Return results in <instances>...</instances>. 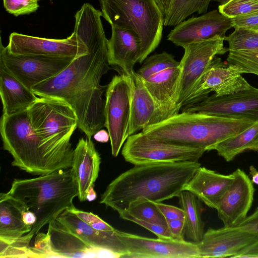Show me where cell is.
I'll list each match as a JSON object with an SVG mask.
<instances>
[{"label":"cell","instance_id":"6da1fadb","mask_svg":"<svg viewBox=\"0 0 258 258\" xmlns=\"http://www.w3.org/2000/svg\"><path fill=\"white\" fill-rule=\"evenodd\" d=\"M102 12L88 3L75 15L74 30L87 46L88 52L75 58L56 76L31 89L39 97H54L69 104L78 118V127L91 139L105 126L102 95L107 86L100 85L102 76L111 69L108 60V39Z\"/></svg>","mask_w":258,"mask_h":258},{"label":"cell","instance_id":"7a4b0ae2","mask_svg":"<svg viewBox=\"0 0 258 258\" xmlns=\"http://www.w3.org/2000/svg\"><path fill=\"white\" fill-rule=\"evenodd\" d=\"M201 165L199 161L135 165L108 185L100 203L119 214L138 199L159 203L177 197Z\"/></svg>","mask_w":258,"mask_h":258},{"label":"cell","instance_id":"3957f363","mask_svg":"<svg viewBox=\"0 0 258 258\" xmlns=\"http://www.w3.org/2000/svg\"><path fill=\"white\" fill-rule=\"evenodd\" d=\"M8 192L36 216L31 230L24 235L29 242L44 226L74 207L73 200L79 195L71 168L32 178L15 179Z\"/></svg>","mask_w":258,"mask_h":258},{"label":"cell","instance_id":"277c9868","mask_svg":"<svg viewBox=\"0 0 258 258\" xmlns=\"http://www.w3.org/2000/svg\"><path fill=\"white\" fill-rule=\"evenodd\" d=\"M30 125L52 172L72 167L74 149L70 142L78 127L71 106L54 97H38L28 109Z\"/></svg>","mask_w":258,"mask_h":258},{"label":"cell","instance_id":"5b68a950","mask_svg":"<svg viewBox=\"0 0 258 258\" xmlns=\"http://www.w3.org/2000/svg\"><path fill=\"white\" fill-rule=\"evenodd\" d=\"M254 123L200 112L182 111L148 125L142 132L153 139L208 151L217 144L240 133Z\"/></svg>","mask_w":258,"mask_h":258},{"label":"cell","instance_id":"8992f818","mask_svg":"<svg viewBox=\"0 0 258 258\" xmlns=\"http://www.w3.org/2000/svg\"><path fill=\"white\" fill-rule=\"evenodd\" d=\"M111 27L130 30L140 40L142 63L161 40L164 17L155 0H98Z\"/></svg>","mask_w":258,"mask_h":258},{"label":"cell","instance_id":"52a82bcc","mask_svg":"<svg viewBox=\"0 0 258 258\" xmlns=\"http://www.w3.org/2000/svg\"><path fill=\"white\" fill-rule=\"evenodd\" d=\"M0 133L4 149L13 158V166L33 175L52 172L31 128L28 109L3 114Z\"/></svg>","mask_w":258,"mask_h":258},{"label":"cell","instance_id":"ba28073f","mask_svg":"<svg viewBox=\"0 0 258 258\" xmlns=\"http://www.w3.org/2000/svg\"><path fill=\"white\" fill-rule=\"evenodd\" d=\"M143 62L136 73L158 107L156 123L179 113L180 62L164 51L147 57Z\"/></svg>","mask_w":258,"mask_h":258},{"label":"cell","instance_id":"9c48e42d","mask_svg":"<svg viewBox=\"0 0 258 258\" xmlns=\"http://www.w3.org/2000/svg\"><path fill=\"white\" fill-rule=\"evenodd\" d=\"M132 78L121 73L107 85L104 105L105 126L109 135L112 155L116 157L129 137Z\"/></svg>","mask_w":258,"mask_h":258},{"label":"cell","instance_id":"30bf717a","mask_svg":"<svg viewBox=\"0 0 258 258\" xmlns=\"http://www.w3.org/2000/svg\"><path fill=\"white\" fill-rule=\"evenodd\" d=\"M205 151L175 145L149 137L142 132L130 136L121 155L125 161L139 165L158 163L199 161Z\"/></svg>","mask_w":258,"mask_h":258},{"label":"cell","instance_id":"8fae6325","mask_svg":"<svg viewBox=\"0 0 258 258\" xmlns=\"http://www.w3.org/2000/svg\"><path fill=\"white\" fill-rule=\"evenodd\" d=\"M118 251L126 258H200L197 243L151 238L116 229Z\"/></svg>","mask_w":258,"mask_h":258},{"label":"cell","instance_id":"7c38bea8","mask_svg":"<svg viewBox=\"0 0 258 258\" xmlns=\"http://www.w3.org/2000/svg\"><path fill=\"white\" fill-rule=\"evenodd\" d=\"M73 57L11 53L1 41L0 62L17 79L31 90L39 84L62 72L73 60Z\"/></svg>","mask_w":258,"mask_h":258},{"label":"cell","instance_id":"4fadbf2b","mask_svg":"<svg viewBox=\"0 0 258 258\" xmlns=\"http://www.w3.org/2000/svg\"><path fill=\"white\" fill-rule=\"evenodd\" d=\"M235 66L225 63L215 56L182 104V106L199 102L215 92L218 96L227 95L250 88Z\"/></svg>","mask_w":258,"mask_h":258},{"label":"cell","instance_id":"5bb4252c","mask_svg":"<svg viewBox=\"0 0 258 258\" xmlns=\"http://www.w3.org/2000/svg\"><path fill=\"white\" fill-rule=\"evenodd\" d=\"M182 111L200 112L229 118L258 121V89L218 96L215 93L202 101L182 107Z\"/></svg>","mask_w":258,"mask_h":258},{"label":"cell","instance_id":"9a60e30c","mask_svg":"<svg viewBox=\"0 0 258 258\" xmlns=\"http://www.w3.org/2000/svg\"><path fill=\"white\" fill-rule=\"evenodd\" d=\"M219 37L189 44L183 47L184 53L180 61L181 69L177 104L180 109L208 66L216 55L228 51Z\"/></svg>","mask_w":258,"mask_h":258},{"label":"cell","instance_id":"2e32d148","mask_svg":"<svg viewBox=\"0 0 258 258\" xmlns=\"http://www.w3.org/2000/svg\"><path fill=\"white\" fill-rule=\"evenodd\" d=\"M7 47L10 52L19 55L77 58L88 52L87 46L75 31L71 36L61 39L41 38L13 32L9 36Z\"/></svg>","mask_w":258,"mask_h":258},{"label":"cell","instance_id":"e0dca14e","mask_svg":"<svg viewBox=\"0 0 258 258\" xmlns=\"http://www.w3.org/2000/svg\"><path fill=\"white\" fill-rule=\"evenodd\" d=\"M232 27L231 18L214 10L180 22L171 30L167 39L183 48L189 44L215 37L225 40L226 32Z\"/></svg>","mask_w":258,"mask_h":258},{"label":"cell","instance_id":"ac0fdd59","mask_svg":"<svg viewBox=\"0 0 258 258\" xmlns=\"http://www.w3.org/2000/svg\"><path fill=\"white\" fill-rule=\"evenodd\" d=\"M233 174L234 180L223 194L216 209L219 219L227 227H235L245 219L254 193L253 183L244 171L238 168Z\"/></svg>","mask_w":258,"mask_h":258},{"label":"cell","instance_id":"d6986e66","mask_svg":"<svg viewBox=\"0 0 258 258\" xmlns=\"http://www.w3.org/2000/svg\"><path fill=\"white\" fill-rule=\"evenodd\" d=\"M258 240V234L236 227L209 228L197 243L201 257H225L234 255Z\"/></svg>","mask_w":258,"mask_h":258},{"label":"cell","instance_id":"ffe728a7","mask_svg":"<svg viewBox=\"0 0 258 258\" xmlns=\"http://www.w3.org/2000/svg\"><path fill=\"white\" fill-rule=\"evenodd\" d=\"M112 34L108 39V60L119 74L132 76L134 67L141 55L140 40L133 31L119 27H111Z\"/></svg>","mask_w":258,"mask_h":258},{"label":"cell","instance_id":"44dd1931","mask_svg":"<svg viewBox=\"0 0 258 258\" xmlns=\"http://www.w3.org/2000/svg\"><path fill=\"white\" fill-rule=\"evenodd\" d=\"M101 157L91 139L82 138L74 149L71 169L76 179L81 202L86 200L87 192L94 186L101 164Z\"/></svg>","mask_w":258,"mask_h":258},{"label":"cell","instance_id":"7402d4cb","mask_svg":"<svg viewBox=\"0 0 258 258\" xmlns=\"http://www.w3.org/2000/svg\"><path fill=\"white\" fill-rule=\"evenodd\" d=\"M225 40L229 46L227 62L237 67L242 74L258 76V32L235 28Z\"/></svg>","mask_w":258,"mask_h":258},{"label":"cell","instance_id":"603a6c76","mask_svg":"<svg viewBox=\"0 0 258 258\" xmlns=\"http://www.w3.org/2000/svg\"><path fill=\"white\" fill-rule=\"evenodd\" d=\"M234 178L233 173L224 175L201 166L184 190L194 194L209 207L217 209L222 197Z\"/></svg>","mask_w":258,"mask_h":258},{"label":"cell","instance_id":"cb8c5ba5","mask_svg":"<svg viewBox=\"0 0 258 258\" xmlns=\"http://www.w3.org/2000/svg\"><path fill=\"white\" fill-rule=\"evenodd\" d=\"M55 221L58 225L76 235L90 246L119 253L116 229L112 231L95 229L68 209L61 213Z\"/></svg>","mask_w":258,"mask_h":258},{"label":"cell","instance_id":"d4e9b609","mask_svg":"<svg viewBox=\"0 0 258 258\" xmlns=\"http://www.w3.org/2000/svg\"><path fill=\"white\" fill-rule=\"evenodd\" d=\"M133 92L131 103L129 136L143 130L148 125L156 123L158 107L145 87L142 79L134 71Z\"/></svg>","mask_w":258,"mask_h":258},{"label":"cell","instance_id":"484cf974","mask_svg":"<svg viewBox=\"0 0 258 258\" xmlns=\"http://www.w3.org/2000/svg\"><path fill=\"white\" fill-rule=\"evenodd\" d=\"M0 94L3 114L7 115L27 110L38 97L1 62Z\"/></svg>","mask_w":258,"mask_h":258},{"label":"cell","instance_id":"4316f807","mask_svg":"<svg viewBox=\"0 0 258 258\" xmlns=\"http://www.w3.org/2000/svg\"><path fill=\"white\" fill-rule=\"evenodd\" d=\"M27 210L21 202L8 192L0 195V239L11 241L29 233L32 226L27 225L23 219Z\"/></svg>","mask_w":258,"mask_h":258},{"label":"cell","instance_id":"83f0119b","mask_svg":"<svg viewBox=\"0 0 258 258\" xmlns=\"http://www.w3.org/2000/svg\"><path fill=\"white\" fill-rule=\"evenodd\" d=\"M55 220L48 224L47 232L50 235L52 250L56 257H99L101 248L90 246L76 235L58 225Z\"/></svg>","mask_w":258,"mask_h":258},{"label":"cell","instance_id":"f1b7e54d","mask_svg":"<svg viewBox=\"0 0 258 258\" xmlns=\"http://www.w3.org/2000/svg\"><path fill=\"white\" fill-rule=\"evenodd\" d=\"M183 210L185 221V235L194 242H200L204 234V223L202 219V202L192 192L183 190L177 197Z\"/></svg>","mask_w":258,"mask_h":258},{"label":"cell","instance_id":"f546056e","mask_svg":"<svg viewBox=\"0 0 258 258\" xmlns=\"http://www.w3.org/2000/svg\"><path fill=\"white\" fill-rule=\"evenodd\" d=\"M213 150H216L227 162L232 161L246 150L258 151V121L240 133L217 144Z\"/></svg>","mask_w":258,"mask_h":258},{"label":"cell","instance_id":"4dcf8cb0","mask_svg":"<svg viewBox=\"0 0 258 258\" xmlns=\"http://www.w3.org/2000/svg\"><path fill=\"white\" fill-rule=\"evenodd\" d=\"M119 215L121 219L129 221L135 219L168 227L166 219L155 203L146 198L132 202Z\"/></svg>","mask_w":258,"mask_h":258},{"label":"cell","instance_id":"1f68e13d","mask_svg":"<svg viewBox=\"0 0 258 258\" xmlns=\"http://www.w3.org/2000/svg\"><path fill=\"white\" fill-rule=\"evenodd\" d=\"M212 1L173 0L168 13L164 18V26H175L195 12L207 13Z\"/></svg>","mask_w":258,"mask_h":258},{"label":"cell","instance_id":"d6a6232c","mask_svg":"<svg viewBox=\"0 0 258 258\" xmlns=\"http://www.w3.org/2000/svg\"><path fill=\"white\" fill-rule=\"evenodd\" d=\"M219 11L225 16L233 18L258 11V0H231L220 5Z\"/></svg>","mask_w":258,"mask_h":258},{"label":"cell","instance_id":"836d02e7","mask_svg":"<svg viewBox=\"0 0 258 258\" xmlns=\"http://www.w3.org/2000/svg\"><path fill=\"white\" fill-rule=\"evenodd\" d=\"M4 6L10 14L17 17L36 12L39 5L30 0H3Z\"/></svg>","mask_w":258,"mask_h":258},{"label":"cell","instance_id":"e575fe53","mask_svg":"<svg viewBox=\"0 0 258 258\" xmlns=\"http://www.w3.org/2000/svg\"><path fill=\"white\" fill-rule=\"evenodd\" d=\"M30 249L31 257H56L52 250L50 235L48 232L37 233L34 245L30 247Z\"/></svg>","mask_w":258,"mask_h":258},{"label":"cell","instance_id":"d590c367","mask_svg":"<svg viewBox=\"0 0 258 258\" xmlns=\"http://www.w3.org/2000/svg\"><path fill=\"white\" fill-rule=\"evenodd\" d=\"M68 210L74 213L81 220L95 229L102 231H112L115 229L103 221L98 215L92 213L79 210L75 206L68 209Z\"/></svg>","mask_w":258,"mask_h":258},{"label":"cell","instance_id":"8d00e7d4","mask_svg":"<svg viewBox=\"0 0 258 258\" xmlns=\"http://www.w3.org/2000/svg\"><path fill=\"white\" fill-rule=\"evenodd\" d=\"M232 27L258 32V11L231 18Z\"/></svg>","mask_w":258,"mask_h":258},{"label":"cell","instance_id":"74e56055","mask_svg":"<svg viewBox=\"0 0 258 258\" xmlns=\"http://www.w3.org/2000/svg\"><path fill=\"white\" fill-rule=\"evenodd\" d=\"M130 221L139 225L149 230L155 234L158 238H172L168 227L135 219H131Z\"/></svg>","mask_w":258,"mask_h":258},{"label":"cell","instance_id":"f35d334b","mask_svg":"<svg viewBox=\"0 0 258 258\" xmlns=\"http://www.w3.org/2000/svg\"><path fill=\"white\" fill-rule=\"evenodd\" d=\"M168 230L173 239L184 240L185 234L184 219L167 220Z\"/></svg>","mask_w":258,"mask_h":258},{"label":"cell","instance_id":"ab89813d","mask_svg":"<svg viewBox=\"0 0 258 258\" xmlns=\"http://www.w3.org/2000/svg\"><path fill=\"white\" fill-rule=\"evenodd\" d=\"M154 203L166 220L185 218L184 212L181 208L162 202Z\"/></svg>","mask_w":258,"mask_h":258},{"label":"cell","instance_id":"60d3db41","mask_svg":"<svg viewBox=\"0 0 258 258\" xmlns=\"http://www.w3.org/2000/svg\"><path fill=\"white\" fill-rule=\"evenodd\" d=\"M235 227L258 234V207L251 215Z\"/></svg>","mask_w":258,"mask_h":258},{"label":"cell","instance_id":"b9f144b4","mask_svg":"<svg viewBox=\"0 0 258 258\" xmlns=\"http://www.w3.org/2000/svg\"><path fill=\"white\" fill-rule=\"evenodd\" d=\"M233 257H258V240L244 248Z\"/></svg>","mask_w":258,"mask_h":258},{"label":"cell","instance_id":"7bdbcfd3","mask_svg":"<svg viewBox=\"0 0 258 258\" xmlns=\"http://www.w3.org/2000/svg\"><path fill=\"white\" fill-rule=\"evenodd\" d=\"M158 6L161 11L164 18L166 17L170 10L173 0H155Z\"/></svg>","mask_w":258,"mask_h":258},{"label":"cell","instance_id":"ee69618b","mask_svg":"<svg viewBox=\"0 0 258 258\" xmlns=\"http://www.w3.org/2000/svg\"><path fill=\"white\" fill-rule=\"evenodd\" d=\"M94 139L97 142L105 143L110 140L108 131L104 130H100L96 133L93 136Z\"/></svg>","mask_w":258,"mask_h":258},{"label":"cell","instance_id":"f6af8a7d","mask_svg":"<svg viewBox=\"0 0 258 258\" xmlns=\"http://www.w3.org/2000/svg\"><path fill=\"white\" fill-rule=\"evenodd\" d=\"M23 219L27 225L33 226L36 221V216L32 212L27 210L23 213Z\"/></svg>","mask_w":258,"mask_h":258},{"label":"cell","instance_id":"bcb514c9","mask_svg":"<svg viewBox=\"0 0 258 258\" xmlns=\"http://www.w3.org/2000/svg\"><path fill=\"white\" fill-rule=\"evenodd\" d=\"M249 174L251 177L252 182L258 185V171L252 165L249 167Z\"/></svg>","mask_w":258,"mask_h":258},{"label":"cell","instance_id":"7dc6e473","mask_svg":"<svg viewBox=\"0 0 258 258\" xmlns=\"http://www.w3.org/2000/svg\"><path fill=\"white\" fill-rule=\"evenodd\" d=\"M94 186H92L89 189L87 196H86V200L89 202H91L95 200L97 197V195L96 192L94 189Z\"/></svg>","mask_w":258,"mask_h":258},{"label":"cell","instance_id":"c3c4849f","mask_svg":"<svg viewBox=\"0 0 258 258\" xmlns=\"http://www.w3.org/2000/svg\"><path fill=\"white\" fill-rule=\"evenodd\" d=\"M220 4V5L225 4L231 0H215Z\"/></svg>","mask_w":258,"mask_h":258},{"label":"cell","instance_id":"681fc988","mask_svg":"<svg viewBox=\"0 0 258 258\" xmlns=\"http://www.w3.org/2000/svg\"><path fill=\"white\" fill-rule=\"evenodd\" d=\"M30 1H31L32 2H37L39 1V0H30Z\"/></svg>","mask_w":258,"mask_h":258},{"label":"cell","instance_id":"f907efd6","mask_svg":"<svg viewBox=\"0 0 258 258\" xmlns=\"http://www.w3.org/2000/svg\"><path fill=\"white\" fill-rule=\"evenodd\" d=\"M258 152V151H257Z\"/></svg>","mask_w":258,"mask_h":258}]
</instances>
